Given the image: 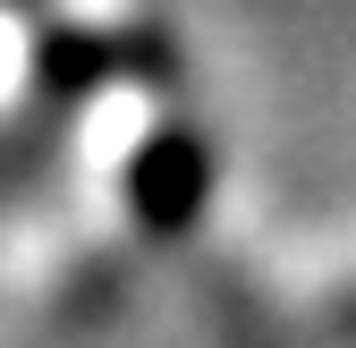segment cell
<instances>
[{
    "mask_svg": "<svg viewBox=\"0 0 356 348\" xmlns=\"http://www.w3.org/2000/svg\"><path fill=\"white\" fill-rule=\"evenodd\" d=\"M127 204H136V221L153 238H187L212 204V136L187 119L153 127L136 145V161H127Z\"/></svg>",
    "mask_w": 356,
    "mask_h": 348,
    "instance_id": "1",
    "label": "cell"
},
{
    "mask_svg": "<svg viewBox=\"0 0 356 348\" xmlns=\"http://www.w3.org/2000/svg\"><path fill=\"white\" fill-rule=\"evenodd\" d=\"M204 306H212L220 348H289V340H280V323L254 306V289H246L238 272H204Z\"/></svg>",
    "mask_w": 356,
    "mask_h": 348,
    "instance_id": "2",
    "label": "cell"
},
{
    "mask_svg": "<svg viewBox=\"0 0 356 348\" xmlns=\"http://www.w3.org/2000/svg\"><path fill=\"white\" fill-rule=\"evenodd\" d=\"M323 331H331L339 348H356V289H339V297H331V315H323Z\"/></svg>",
    "mask_w": 356,
    "mask_h": 348,
    "instance_id": "3",
    "label": "cell"
},
{
    "mask_svg": "<svg viewBox=\"0 0 356 348\" xmlns=\"http://www.w3.org/2000/svg\"><path fill=\"white\" fill-rule=\"evenodd\" d=\"M0 9H17V17H26V9H42V0H0Z\"/></svg>",
    "mask_w": 356,
    "mask_h": 348,
    "instance_id": "4",
    "label": "cell"
}]
</instances>
